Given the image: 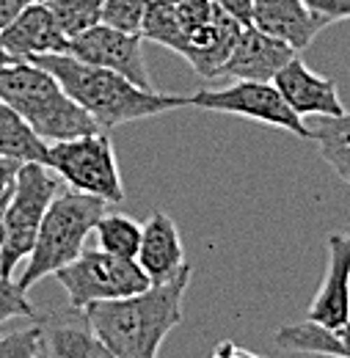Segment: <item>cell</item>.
I'll list each match as a JSON object with an SVG mask.
<instances>
[{
	"label": "cell",
	"instance_id": "cell-1",
	"mask_svg": "<svg viewBox=\"0 0 350 358\" xmlns=\"http://www.w3.org/2000/svg\"><path fill=\"white\" fill-rule=\"evenodd\" d=\"M190 275L193 268L185 262L169 281L149 284L127 298L88 303L83 309L86 328L116 358H158L166 336L182 322Z\"/></svg>",
	"mask_w": 350,
	"mask_h": 358
},
{
	"label": "cell",
	"instance_id": "cell-2",
	"mask_svg": "<svg viewBox=\"0 0 350 358\" xmlns=\"http://www.w3.org/2000/svg\"><path fill=\"white\" fill-rule=\"evenodd\" d=\"M31 64L47 69L55 83L66 91V96L83 108L88 116L94 119L97 130L111 133L122 124L152 119L160 113H169L176 108L190 105L188 96L179 94H160L155 89H141L130 83L127 78L86 64L69 52H47L36 55Z\"/></svg>",
	"mask_w": 350,
	"mask_h": 358
},
{
	"label": "cell",
	"instance_id": "cell-3",
	"mask_svg": "<svg viewBox=\"0 0 350 358\" xmlns=\"http://www.w3.org/2000/svg\"><path fill=\"white\" fill-rule=\"evenodd\" d=\"M0 99L17 110V116L44 143L97 133L94 119L66 96V91L55 83L47 69L31 61L0 66Z\"/></svg>",
	"mask_w": 350,
	"mask_h": 358
},
{
	"label": "cell",
	"instance_id": "cell-4",
	"mask_svg": "<svg viewBox=\"0 0 350 358\" xmlns=\"http://www.w3.org/2000/svg\"><path fill=\"white\" fill-rule=\"evenodd\" d=\"M105 210L108 204L97 196L78 193L72 187H58V193L44 210L34 248L28 254V265L17 284L28 292L42 278L69 265L86 248L88 234L94 231V226Z\"/></svg>",
	"mask_w": 350,
	"mask_h": 358
},
{
	"label": "cell",
	"instance_id": "cell-5",
	"mask_svg": "<svg viewBox=\"0 0 350 358\" xmlns=\"http://www.w3.org/2000/svg\"><path fill=\"white\" fill-rule=\"evenodd\" d=\"M44 166L61 182H66V187L97 196L105 204H119L125 199L119 160L111 138L102 130L47 143Z\"/></svg>",
	"mask_w": 350,
	"mask_h": 358
},
{
	"label": "cell",
	"instance_id": "cell-6",
	"mask_svg": "<svg viewBox=\"0 0 350 358\" xmlns=\"http://www.w3.org/2000/svg\"><path fill=\"white\" fill-rule=\"evenodd\" d=\"M61 179L44 163H22L3 213V243H0V275L11 278L22 259H28L42 215L52 196L58 193Z\"/></svg>",
	"mask_w": 350,
	"mask_h": 358
},
{
	"label": "cell",
	"instance_id": "cell-7",
	"mask_svg": "<svg viewBox=\"0 0 350 358\" xmlns=\"http://www.w3.org/2000/svg\"><path fill=\"white\" fill-rule=\"evenodd\" d=\"M66 292L72 312H83L88 303L127 298L149 287V278L135 259H122L108 251H80L69 265L52 273Z\"/></svg>",
	"mask_w": 350,
	"mask_h": 358
},
{
	"label": "cell",
	"instance_id": "cell-8",
	"mask_svg": "<svg viewBox=\"0 0 350 358\" xmlns=\"http://www.w3.org/2000/svg\"><path fill=\"white\" fill-rule=\"evenodd\" d=\"M174 8L182 25V47L176 55H182L199 78H216L243 25L226 17L213 0H182Z\"/></svg>",
	"mask_w": 350,
	"mask_h": 358
},
{
	"label": "cell",
	"instance_id": "cell-9",
	"mask_svg": "<svg viewBox=\"0 0 350 358\" xmlns=\"http://www.w3.org/2000/svg\"><path fill=\"white\" fill-rule=\"evenodd\" d=\"M190 105L202 110H216L229 116H243L257 124L279 127L284 133L309 141L307 122L290 110V105L281 99L273 83H254V80H232L223 89H202L188 96Z\"/></svg>",
	"mask_w": 350,
	"mask_h": 358
},
{
	"label": "cell",
	"instance_id": "cell-10",
	"mask_svg": "<svg viewBox=\"0 0 350 358\" xmlns=\"http://www.w3.org/2000/svg\"><path fill=\"white\" fill-rule=\"evenodd\" d=\"M66 52L86 64L111 69L141 89H155L152 75L146 69V58H144V39L138 34H125L97 22L83 34L72 36Z\"/></svg>",
	"mask_w": 350,
	"mask_h": 358
},
{
	"label": "cell",
	"instance_id": "cell-11",
	"mask_svg": "<svg viewBox=\"0 0 350 358\" xmlns=\"http://www.w3.org/2000/svg\"><path fill=\"white\" fill-rule=\"evenodd\" d=\"M276 91L281 94V99L290 105L293 113H298L304 122L312 116H342L348 113L337 83L331 78H323L317 72H312L307 64L301 61V55H293L270 80Z\"/></svg>",
	"mask_w": 350,
	"mask_h": 358
},
{
	"label": "cell",
	"instance_id": "cell-12",
	"mask_svg": "<svg viewBox=\"0 0 350 358\" xmlns=\"http://www.w3.org/2000/svg\"><path fill=\"white\" fill-rule=\"evenodd\" d=\"M326 275L320 289L309 303L307 320H314L337 334L348 336V273H350V237L334 231L326 240Z\"/></svg>",
	"mask_w": 350,
	"mask_h": 358
},
{
	"label": "cell",
	"instance_id": "cell-13",
	"mask_svg": "<svg viewBox=\"0 0 350 358\" xmlns=\"http://www.w3.org/2000/svg\"><path fill=\"white\" fill-rule=\"evenodd\" d=\"M298 55L295 50L262 31L243 25L232 52L220 64L216 78H229V80H254V83H270L273 75L293 58Z\"/></svg>",
	"mask_w": 350,
	"mask_h": 358
},
{
	"label": "cell",
	"instance_id": "cell-14",
	"mask_svg": "<svg viewBox=\"0 0 350 358\" xmlns=\"http://www.w3.org/2000/svg\"><path fill=\"white\" fill-rule=\"evenodd\" d=\"M0 42L17 61H34L36 55H47V52H66L69 47V39L52 20L44 0L28 3L0 31Z\"/></svg>",
	"mask_w": 350,
	"mask_h": 358
},
{
	"label": "cell",
	"instance_id": "cell-15",
	"mask_svg": "<svg viewBox=\"0 0 350 358\" xmlns=\"http://www.w3.org/2000/svg\"><path fill=\"white\" fill-rule=\"evenodd\" d=\"M251 28L304 52L326 28L301 0H251Z\"/></svg>",
	"mask_w": 350,
	"mask_h": 358
},
{
	"label": "cell",
	"instance_id": "cell-16",
	"mask_svg": "<svg viewBox=\"0 0 350 358\" xmlns=\"http://www.w3.org/2000/svg\"><path fill=\"white\" fill-rule=\"evenodd\" d=\"M138 268L149 278V284L169 281L185 265V248L174 218L163 210H152L146 224H141V243L135 254Z\"/></svg>",
	"mask_w": 350,
	"mask_h": 358
},
{
	"label": "cell",
	"instance_id": "cell-17",
	"mask_svg": "<svg viewBox=\"0 0 350 358\" xmlns=\"http://www.w3.org/2000/svg\"><path fill=\"white\" fill-rule=\"evenodd\" d=\"M276 345L287 353H301V356L348 358V336L337 334V331H331L314 320H304V322L279 328Z\"/></svg>",
	"mask_w": 350,
	"mask_h": 358
},
{
	"label": "cell",
	"instance_id": "cell-18",
	"mask_svg": "<svg viewBox=\"0 0 350 358\" xmlns=\"http://www.w3.org/2000/svg\"><path fill=\"white\" fill-rule=\"evenodd\" d=\"M309 141L317 143L320 157L337 171L342 182H350V116H312Z\"/></svg>",
	"mask_w": 350,
	"mask_h": 358
},
{
	"label": "cell",
	"instance_id": "cell-19",
	"mask_svg": "<svg viewBox=\"0 0 350 358\" xmlns=\"http://www.w3.org/2000/svg\"><path fill=\"white\" fill-rule=\"evenodd\" d=\"M47 143L34 133L17 110H11L0 99V157H11L20 163H44Z\"/></svg>",
	"mask_w": 350,
	"mask_h": 358
},
{
	"label": "cell",
	"instance_id": "cell-20",
	"mask_svg": "<svg viewBox=\"0 0 350 358\" xmlns=\"http://www.w3.org/2000/svg\"><path fill=\"white\" fill-rule=\"evenodd\" d=\"M44 353L47 358H116L97 342L88 328L78 325L44 328Z\"/></svg>",
	"mask_w": 350,
	"mask_h": 358
},
{
	"label": "cell",
	"instance_id": "cell-21",
	"mask_svg": "<svg viewBox=\"0 0 350 358\" xmlns=\"http://www.w3.org/2000/svg\"><path fill=\"white\" fill-rule=\"evenodd\" d=\"M94 234H97L102 251L122 257V259H135L138 243H141V224L135 218L105 210L94 226Z\"/></svg>",
	"mask_w": 350,
	"mask_h": 358
},
{
	"label": "cell",
	"instance_id": "cell-22",
	"mask_svg": "<svg viewBox=\"0 0 350 358\" xmlns=\"http://www.w3.org/2000/svg\"><path fill=\"white\" fill-rule=\"evenodd\" d=\"M141 39L179 52V47H182V25H179L176 8L172 3L152 0L146 17L141 22Z\"/></svg>",
	"mask_w": 350,
	"mask_h": 358
},
{
	"label": "cell",
	"instance_id": "cell-23",
	"mask_svg": "<svg viewBox=\"0 0 350 358\" xmlns=\"http://www.w3.org/2000/svg\"><path fill=\"white\" fill-rule=\"evenodd\" d=\"M44 6L50 8L52 20L58 22L66 39L97 25L102 11V0H44Z\"/></svg>",
	"mask_w": 350,
	"mask_h": 358
},
{
	"label": "cell",
	"instance_id": "cell-24",
	"mask_svg": "<svg viewBox=\"0 0 350 358\" xmlns=\"http://www.w3.org/2000/svg\"><path fill=\"white\" fill-rule=\"evenodd\" d=\"M149 6H152V0H102L99 22L108 28L141 36V22H144Z\"/></svg>",
	"mask_w": 350,
	"mask_h": 358
},
{
	"label": "cell",
	"instance_id": "cell-25",
	"mask_svg": "<svg viewBox=\"0 0 350 358\" xmlns=\"http://www.w3.org/2000/svg\"><path fill=\"white\" fill-rule=\"evenodd\" d=\"M0 358H47L44 353V325L36 320L25 328L0 336Z\"/></svg>",
	"mask_w": 350,
	"mask_h": 358
},
{
	"label": "cell",
	"instance_id": "cell-26",
	"mask_svg": "<svg viewBox=\"0 0 350 358\" xmlns=\"http://www.w3.org/2000/svg\"><path fill=\"white\" fill-rule=\"evenodd\" d=\"M17 317L20 320H39V314L34 309V303L28 301L25 289L17 281L0 275V322L17 320Z\"/></svg>",
	"mask_w": 350,
	"mask_h": 358
},
{
	"label": "cell",
	"instance_id": "cell-27",
	"mask_svg": "<svg viewBox=\"0 0 350 358\" xmlns=\"http://www.w3.org/2000/svg\"><path fill=\"white\" fill-rule=\"evenodd\" d=\"M301 3L326 28L334 22H345L350 17V0H301Z\"/></svg>",
	"mask_w": 350,
	"mask_h": 358
},
{
	"label": "cell",
	"instance_id": "cell-28",
	"mask_svg": "<svg viewBox=\"0 0 350 358\" xmlns=\"http://www.w3.org/2000/svg\"><path fill=\"white\" fill-rule=\"evenodd\" d=\"M220 11L232 20H237L240 25L251 22V0H213Z\"/></svg>",
	"mask_w": 350,
	"mask_h": 358
},
{
	"label": "cell",
	"instance_id": "cell-29",
	"mask_svg": "<svg viewBox=\"0 0 350 358\" xmlns=\"http://www.w3.org/2000/svg\"><path fill=\"white\" fill-rule=\"evenodd\" d=\"M210 358H267V356H260V353H251V350H246V348H240L237 342H232V339H223L218 348L210 353Z\"/></svg>",
	"mask_w": 350,
	"mask_h": 358
},
{
	"label": "cell",
	"instance_id": "cell-30",
	"mask_svg": "<svg viewBox=\"0 0 350 358\" xmlns=\"http://www.w3.org/2000/svg\"><path fill=\"white\" fill-rule=\"evenodd\" d=\"M20 160H11V157H0V196H6L14 185V177L20 171Z\"/></svg>",
	"mask_w": 350,
	"mask_h": 358
},
{
	"label": "cell",
	"instance_id": "cell-31",
	"mask_svg": "<svg viewBox=\"0 0 350 358\" xmlns=\"http://www.w3.org/2000/svg\"><path fill=\"white\" fill-rule=\"evenodd\" d=\"M28 3H34V0H0V31H3Z\"/></svg>",
	"mask_w": 350,
	"mask_h": 358
},
{
	"label": "cell",
	"instance_id": "cell-32",
	"mask_svg": "<svg viewBox=\"0 0 350 358\" xmlns=\"http://www.w3.org/2000/svg\"><path fill=\"white\" fill-rule=\"evenodd\" d=\"M17 58L14 55H8V50L3 47V42H0V66H6V64H14Z\"/></svg>",
	"mask_w": 350,
	"mask_h": 358
},
{
	"label": "cell",
	"instance_id": "cell-33",
	"mask_svg": "<svg viewBox=\"0 0 350 358\" xmlns=\"http://www.w3.org/2000/svg\"><path fill=\"white\" fill-rule=\"evenodd\" d=\"M11 193V190H8ZM8 193L0 196V243H3V213H6V201H8Z\"/></svg>",
	"mask_w": 350,
	"mask_h": 358
},
{
	"label": "cell",
	"instance_id": "cell-34",
	"mask_svg": "<svg viewBox=\"0 0 350 358\" xmlns=\"http://www.w3.org/2000/svg\"><path fill=\"white\" fill-rule=\"evenodd\" d=\"M160 3H172V6H176V3H182V0H160Z\"/></svg>",
	"mask_w": 350,
	"mask_h": 358
}]
</instances>
